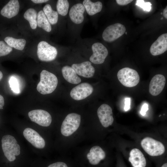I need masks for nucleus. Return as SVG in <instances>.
<instances>
[{
    "mask_svg": "<svg viewBox=\"0 0 167 167\" xmlns=\"http://www.w3.org/2000/svg\"><path fill=\"white\" fill-rule=\"evenodd\" d=\"M167 50V34H162L152 44L150 51L153 56H157L162 54Z\"/></svg>",
    "mask_w": 167,
    "mask_h": 167,
    "instance_id": "dca6fc26",
    "label": "nucleus"
},
{
    "mask_svg": "<svg viewBox=\"0 0 167 167\" xmlns=\"http://www.w3.org/2000/svg\"><path fill=\"white\" fill-rule=\"evenodd\" d=\"M62 72L64 79L69 83L77 84L81 82L80 78L71 67L68 66H64L62 69Z\"/></svg>",
    "mask_w": 167,
    "mask_h": 167,
    "instance_id": "aec40b11",
    "label": "nucleus"
},
{
    "mask_svg": "<svg viewBox=\"0 0 167 167\" xmlns=\"http://www.w3.org/2000/svg\"><path fill=\"white\" fill-rule=\"evenodd\" d=\"M80 122L81 116L79 114L75 113L68 114L61 125L62 134L65 136L71 135L78 128Z\"/></svg>",
    "mask_w": 167,
    "mask_h": 167,
    "instance_id": "20e7f679",
    "label": "nucleus"
},
{
    "mask_svg": "<svg viewBox=\"0 0 167 167\" xmlns=\"http://www.w3.org/2000/svg\"><path fill=\"white\" fill-rule=\"evenodd\" d=\"M135 5L142 8L144 11L149 12L151 9L152 4L150 2H145L143 0H137Z\"/></svg>",
    "mask_w": 167,
    "mask_h": 167,
    "instance_id": "c85d7f7f",
    "label": "nucleus"
},
{
    "mask_svg": "<svg viewBox=\"0 0 167 167\" xmlns=\"http://www.w3.org/2000/svg\"><path fill=\"white\" fill-rule=\"evenodd\" d=\"M58 84V79L54 74L43 70L40 73V80L37 85L36 89L42 94H49L54 91Z\"/></svg>",
    "mask_w": 167,
    "mask_h": 167,
    "instance_id": "f257e3e1",
    "label": "nucleus"
},
{
    "mask_svg": "<svg viewBox=\"0 0 167 167\" xmlns=\"http://www.w3.org/2000/svg\"><path fill=\"white\" fill-rule=\"evenodd\" d=\"M92 49L93 54L90 57V61L95 64L103 63L108 54L106 48L102 43L97 42L92 45Z\"/></svg>",
    "mask_w": 167,
    "mask_h": 167,
    "instance_id": "9d476101",
    "label": "nucleus"
},
{
    "mask_svg": "<svg viewBox=\"0 0 167 167\" xmlns=\"http://www.w3.org/2000/svg\"><path fill=\"white\" fill-rule=\"evenodd\" d=\"M71 67L76 74L85 78H91L93 76L95 72L94 68L89 61H85L80 63L73 64Z\"/></svg>",
    "mask_w": 167,
    "mask_h": 167,
    "instance_id": "2eb2a0df",
    "label": "nucleus"
},
{
    "mask_svg": "<svg viewBox=\"0 0 167 167\" xmlns=\"http://www.w3.org/2000/svg\"><path fill=\"white\" fill-rule=\"evenodd\" d=\"M128 161L133 167H146L147 165L145 157L142 152L137 148L131 150Z\"/></svg>",
    "mask_w": 167,
    "mask_h": 167,
    "instance_id": "f3484780",
    "label": "nucleus"
},
{
    "mask_svg": "<svg viewBox=\"0 0 167 167\" xmlns=\"http://www.w3.org/2000/svg\"><path fill=\"white\" fill-rule=\"evenodd\" d=\"M163 15L164 17L167 19V6L164 9L163 12Z\"/></svg>",
    "mask_w": 167,
    "mask_h": 167,
    "instance_id": "c9c22d12",
    "label": "nucleus"
},
{
    "mask_svg": "<svg viewBox=\"0 0 167 167\" xmlns=\"http://www.w3.org/2000/svg\"><path fill=\"white\" fill-rule=\"evenodd\" d=\"M148 106L147 104L145 103L142 105L140 113L141 114L142 116H144L146 114V112L148 109Z\"/></svg>",
    "mask_w": 167,
    "mask_h": 167,
    "instance_id": "2f4dec72",
    "label": "nucleus"
},
{
    "mask_svg": "<svg viewBox=\"0 0 167 167\" xmlns=\"http://www.w3.org/2000/svg\"><path fill=\"white\" fill-rule=\"evenodd\" d=\"M161 167H167V163L166 162L164 163Z\"/></svg>",
    "mask_w": 167,
    "mask_h": 167,
    "instance_id": "e433bc0d",
    "label": "nucleus"
},
{
    "mask_svg": "<svg viewBox=\"0 0 167 167\" xmlns=\"http://www.w3.org/2000/svg\"><path fill=\"white\" fill-rule=\"evenodd\" d=\"M97 113L100 121L104 127H107L113 124L114 119L112 110L108 105H101L97 109Z\"/></svg>",
    "mask_w": 167,
    "mask_h": 167,
    "instance_id": "9b49d317",
    "label": "nucleus"
},
{
    "mask_svg": "<svg viewBox=\"0 0 167 167\" xmlns=\"http://www.w3.org/2000/svg\"><path fill=\"white\" fill-rule=\"evenodd\" d=\"M165 77L161 74H157L151 79L149 87V91L153 96H157L163 90L165 84Z\"/></svg>",
    "mask_w": 167,
    "mask_h": 167,
    "instance_id": "ddd939ff",
    "label": "nucleus"
},
{
    "mask_svg": "<svg viewBox=\"0 0 167 167\" xmlns=\"http://www.w3.org/2000/svg\"><path fill=\"white\" fill-rule=\"evenodd\" d=\"M19 7L18 0H10L2 9L1 14L5 17L9 19L11 18L18 14Z\"/></svg>",
    "mask_w": 167,
    "mask_h": 167,
    "instance_id": "6ab92c4d",
    "label": "nucleus"
},
{
    "mask_svg": "<svg viewBox=\"0 0 167 167\" xmlns=\"http://www.w3.org/2000/svg\"><path fill=\"white\" fill-rule=\"evenodd\" d=\"M83 4L88 14L90 15L100 12L102 7V3L100 1L93 2L90 0H84Z\"/></svg>",
    "mask_w": 167,
    "mask_h": 167,
    "instance_id": "412c9836",
    "label": "nucleus"
},
{
    "mask_svg": "<svg viewBox=\"0 0 167 167\" xmlns=\"http://www.w3.org/2000/svg\"><path fill=\"white\" fill-rule=\"evenodd\" d=\"M3 77V74L2 72L0 71V81L2 79Z\"/></svg>",
    "mask_w": 167,
    "mask_h": 167,
    "instance_id": "4c0bfd02",
    "label": "nucleus"
},
{
    "mask_svg": "<svg viewBox=\"0 0 167 167\" xmlns=\"http://www.w3.org/2000/svg\"><path fill=\"white\" fill-rule=\"evenodd\" d=\"M43 12L50 24H56L58 21V14L56 11L53 10L51 6L46 4L43 9Z\"/></svg>",
    "mask_w": 167,
    "mask_h": 167,
    "instance_id": "393cba45",
    "label": "nucleus"
},
{
    "mask_svg": "<svg viewBox=\"0 0 167 167\" xmlns=\"http://www.w3.org/2000/svg\"><path fill=\"white\" fill-rule=\"evenodd\" d=\"M106 157L105 152L100 147L95 146L90 149L87 155V158L89 163L91 165L96 166L104 160Z\"/></svg>",
    "mask_w": 167,
    "mask_h": 167,
    "instance_id": "4468645a",
    "label": "nucleus"
},
{
    "mask_svg": "<svg viewBox=\"0 0 167 167\" xmlns=\"http://www.w3.org/2000/svg\"><path fill=\"white\" fill-rule=\"evenodd\" d=\"M85 8L82 4H75L71 8L69 15L72 21L76 24L81 23L84 20V14Z\"/></svg>",
    "mask_w": 167,
    "mask_h": 167,
    "instance_id": "a211bd4d",
    "label": "nucleus"
},
{
    "mask_svg": "<svg viewBox=\"0 0 167 167\" xmlns=\"http://www.w3.org/2000/svg\"><path fill=\"white\" fill-rule=\"evenodd\" d=\"M93 91V88L91 84L87 83H83L73 88L71 91L70 95L75 100H81L89 96Z\"/></svg>",
    "mask_w": 167,
    "mask_h": 167,
    "instance_id": "1a4fd4ad",
    "label": "nucleus"
},
{
    "mask_svg": "<svg viewBox=\"0 0 167 167\" xmlns=\"http://www.w3.org/2000/svg\"><path fill=\"white\" fill-rule=\"evenodd\" d=\"M141 144L144 150L151 156L161 155L165 152V147L162 143L150 137L144 138Z\"/></svg>",
    "mask_w": 167,
    "mask_h": 167,
    "instance_id": "39448f33",
    "label": "nucleus"
},
{
    "mask_svg": "<svg viewBox=\"0 0 167 167\" xmlns=\"http://www.w3.org/2000/svg\"><path fill=\"white\" fill-rule=\"evenodd\" d=\"M34 3L38 4L46 2L48 1V0H31Z\"/></svg>",
    "mask_w": 167,
    "mask_h": 167,
    "instance_id": "f704fd0d",
    "label": "nucleus"
},
{
    "mask_svg": "<svg viewBox=\"0 0 167 167\" xmlns=\"http://www.w3.org/2000/svg\"><path fill=\"white\" fill-rule=\"evenodd\" d=\"M131 99L130 98H126L125 100L124 109L125 111L129 110L130 108Z\"/></svg>",
    "mask_w": 167,
    "mask_h": 167,
    "instance_id": "7c9ffc66",
    "label": "nucleus"
},
{
    "mask_svg": "<svg viewBox=\"0 0 167 167\" xmlns=\"http://www.w3.org/2000/svg\"><path fill=\"white\" fill-rule=\"evenodd\" d=\"M28 116L32 122L45 127L49 126L52 122L50 114L47 111L42 109H35L29 111Z\"/></svg>",
    "mask_w": 167,
    "mask_h": 167,
    "instance_id": "6e6552de",
    "label": "nucleus"
},
{
    "mask_svg": "<svg viewBox=\"0 0 167 167\" xmlns=\"http://www.w3.org/2000/svg\"><path fill=\"white\" fill-rule=\"evenodd\" d=\"M4 40L11 47L19 50L24 49L26 43V41L24 39H16L10 36L6 37Z\"/></svg>",
    "mask_w": 167,
    "mask_h": 167,
    "instance_id": "5701e85b",
    "label": "nucleus"
},
{
    "mask_svg": "<svg viewBox=\"0 0 167 167\" xmlns=\"http://www.w3.org/2000/svg\"><path fill=\"white\" fill-rule=\"evenodd\" d=\"M10 87L12 90L15 93L18 94L20 92V84L16 78L11 77L9 81Z\"/></svg>",
    "mask_w": 167,
    "mask_h": 167,
    "instance_id": "bb28decb",
    "label": "nucleus"
},
{
    "mask_svg": "<svg viewBox=\"0 0 167 167\" xmlns=\"http://www.w3.org/2000/svg\"><path fill=\"white\" fill-rule=\"evenodd\" d=\"M23 133L26 139L35 148L42 149L45 147V143L44 139L34 130L27 128L24 130Z\"/></svg>",
    "mask_w": 167,
    "mask_h": 167,
    "instance_id": "f8f14e48",
    "label": "nucleus"
},
{
    "mask_svg": "<svg viewBox=\"0 0 167 167\" xmlns=\"http://www.w3.org/2000/svg\"><path fill=\"white\" fill-rule=\"evenodd\" d=\"M4 105V100L2 96L0 95V109H2Z\"/></svg>",
    "mask_w": 167,
    "mask_h": 167,
    "instance_id": "72a5a7b5",
    "label": "nucleus"
},
{
    "mask_svg": "<svg viewBox=\"0 0 167 167\" xmlns=\"http://www.w3.org/2000/svg\"><path fill=\"white\" fill-rule=\"evenodd\" d=\"M131 0H116L117 4L120 5H125L131 2Z\"/></svg>",
    "mask_w": 167,
    "mask_h": 167,
    "instance_id": "473e14b6",
    "label": "nucleus"
},
{
    "mask_svg": "<svg viewBox=\"0 0 167 167\" xmlns=\"http://www.w3.org/2000/svg\"><path fill=\"white\" fill-rule=\"evenodd\" d=\"M118 80L123 86L127 87H133L137 85L140 80L139 75L135 70L129 67H125L118 72Z\"/></svg>",
    "mask_w": 167,
    "mask_h": 167,
    "instance_id": "7ed1b4c3",
    "label": "nucleus"
},
{
    "mask_svg": "<svg viewBox=\"0 0 167 167\" xmlns=\"http://www.w3.org/2000/svg\"><path fill=\"white\" fill-rule=\"evenodd\" d=\"M37 25L48 32H50L52 29L50 24L43 11H40L37 15Z\"/></svg>",
    "mask_w": 167,
    "mask_h": 167,
    "instance_id": "4be33fe9",
    "label": "nucleus"
},
{
    "mask_svg": "<svg viewBox=\"0 0 167 167\" xmlns=\"http://www.w3.org/2000/svg\"><path fill=\"white\" fill-rule=\"evenodd\" d=\"M126 31L124 25L120 23H116L107 27L103 31L102 37L105 41L112 42L122 36Z\"/></svg>",
    "mask_w": 167,
    "mask_h": 167,
    "instance_id": "0eeeda50",
    "label": "nucleus"
},
{
    "mask_svg": "<svg viewBox=\"0 0 167 167\" xmlns=\"http://www.w3.org/2000/svg\"><path fill=\"white\" fill-rule=\"evenodd\" d=\"M2 146L5 157L10 162L14 161L15 156L20 153V147L15 138L12 135L3 136L2 139Z\"/></svg>",
    "mask_w": 167,
    "mask_h": 167,
    "instance_id": "f03ea898",
    "label": "nucleus"
},
{
    "mask_svg": "<svg viewBox=\"0 0 167 167\" xmlns=\"http://www.w3.org/2000/svg\"><path fill=\"white\" fill-rule=\"evenodd\" d=\"M12 50V47L3 41H0V57L5 56Z\"/></svg>",
    "mask_w": 167,
    "mask_h": 167,
    "instance_id": "cd10ccee",
    "label": "nucleus"
},
{
    "mask_svg": "<svg viewBox=\"0 0 167 167\" xmlns=\"http://www.w3.org/2000/svg\"><path fill=\"white\" fill-rule=\"evenodd\" d=\"M37 15L36 11L32 8L28 9L24 15V18L28 21L31 28L33 29H36L37 27Z\"/></svg>",
    "mask_w": 167,
    "mask_h": 167,
    "instance_id": "b1692460",
    "label": "nucleus"
},
{
    "mask_svg": "<svg viewBox=\"0 0 167 167\" xmlns=\"http://www.w3.org/2000/svg\"><path fill=\"white\" fill-rule=\"evenodd\" d=\"M47 167H69V166L64 162L58 161L50 164Z\"/></svg>",
    "mask_w": 167,
    "mask_h": 167,
    "instance_id": "c756f323",
    "label": "nucleus"
},
{
    "mask_svg": "<svg viewBox=\"0 0 167 167\" xmlns=\"http://www.w3.org/2000/svg\"><path fill=\"white\" fill-rule=\"evenodd\" d=\"M37 48V56L41 61L50 62L56 58L58 54L57 49L46 41H40L38 45Z\"/></svg>",
    "mask_w": 167,
    "mask_h": 167,
    "instance_id": "423d86ee",
    "label": "nucleus"
},
{
    "mask_svg": "<svg viewBox=\"0 0 167 167\" xmlns=\"http://www.w3.org/2000/svg\"><path fill=\"white\" fill-rule=\"evenodd\" d=\"M57 9L58 13L60 15L65 16L68 11L69 3L67 0H58L57 3Z\"/></svg>",
    "mask_w": 167,
    "mask_h": 167,
    "instance_id": "a878e982",
    "label": "nucleus"
}]
</instances>
